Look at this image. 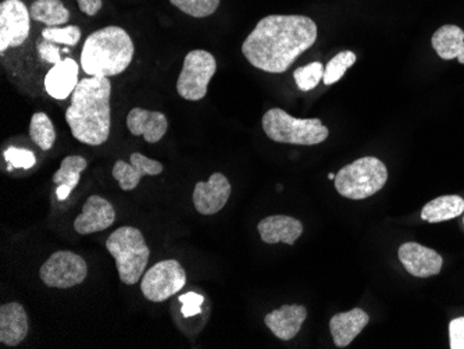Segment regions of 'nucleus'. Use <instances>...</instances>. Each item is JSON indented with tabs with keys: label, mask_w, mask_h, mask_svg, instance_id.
Wrapping results in <instances>:
<instances>
[{
	"label": "nucleus",
	"mask_w": 464,
	"mask_h": 349,
	"mask_svg": "<svg viewBox=\"0 0 464 349\" xmlns=\"http://www.w3.org/2000/svg\"><path fill=\"white\" fill-rule=\"evenodd\" d=\"M171 5L185 15L195 18L212 15L220 6L221 0H170Z\"/></svg>",
	"instance_id": "nucleus-28"
},
{
	"label": "nucleus",
	"mask_w": 464,
	"mask_h": 349,
	"mask_svg": "<svg viewBox=\"0 0 464 349\" xmlns=\"http://www.w3.org/2000/svg\"><path fill=\"white\" fill-rule=\"evenodd\" d=\"M111 84L109 78L88 77L78 82L66 111V121L75 140L99 147L111 135Z\"/></svg>",
	"instance_id": "nucleus-2"
},
{
	"label": "nucleus",
	"mask_w": 464,
	"mask_h": 349,
	"mask_svg": "<svg viewBox=\"0 0 464 349\" xmlns=\"http://www.w3.org/2000/svg\"><path fill=\"white\" fill-rule=\"evenodd\" d=\"M28 316L24 306L18 302H9L0 306V343L17 346L27 337Z\"/></svg>",
	"instance_id": "nucleus-16"
},
{
	"label": "nucleus",
	"mask_w": 464,
	"mask_h": 349,
	"mask_svg": "<svg viewBox=\"0 0 464 349\" xmlns=\"http://www.w3.org/2000/svg\"><path fill=\"white\" fill-rule=\"evenodd\" d=\"M127 127L135 137H143L146 142L156 143L166 135L169 121L160 111L135 108L127 116Z\"/></svg>",
	"instance_id": "nucleus-18"
},
{
	"label": "nucleus",
	"mask_w": 464,
	"mask_h": 349,
	"mask_svg": "<svg viewBox=\"0 0 464 349\" xmlns=\"http://www.w3.org/2000/svg\"><path fill=\"white\" fill-rule=\"evenodd\" d=\"M450 348L464 349V317L453 319L450 325Z\"/></svg>",
	"instance_id": "nucleus-33"
},
{
	"label": "nucleus",
	"mask_w": 464,
	"mask_h": 349,
	"mask_svg": "<svg viewBox=\"0 0 464 349\" xmlns=\"http://www.w3.org/2000/svg\"><path fill=\"white\" fill-rule=\"evenodd\" d=\"M106 248L116 260L122 283L134 286L142 278L150 262V249L138 228L131 226L117 228L109 236Z\"/></svg>",
	"instance_id": "nucleus-4"
},
{
	"label": "nucleus",
	"mask_w": 464,
	"mask_h": 349,
	"mask_svg": "<svg viewBox=\"0 0 464 349\" xmlns=\"http://www.w3.org/2000/svg\"><path fill=\"white\" fill-rule=\"evenodd\" d=\"M78 6L87 15H95L102 9V0H77Z\"/></svg>",
	"instance_id": "nucleus-34"
},
{
	"label": "nucleus",
	"mask_w": 464,
	"mask_h": 349,
	"mask_svg": "<svg viewBox=\"0 0 464 349\" xmlns=\"http://www.w3.org/2000/svg\"><path fill=\"white\" fill-rule=\"evenodd\" d=\"M231 197V184L224 174L215 173L208 181L198 182L195 186L194 207L198 213L205 216L220 212Z\"/></svg>",
	"instance_id": "nucleus-12"
},
{
	"label": "nucleus",
	"mask_w": 464,
	"mask_h": 349,
	"mask_svg": "<svg viewBox=\"0 0 464 349\" xmlns=\"http://www.w3.org/2000/svg\"><path fill=\"white\" fill-rule=\"evenodd\" d=\"M369 315L361 307H354L352 311L336 314L331 317L330 330L335 345L338 348L348 346L363 332L364 327L369 325Z\"/></svg>",
	"instance_id": "nucleus-19"
},
{
	"label": "nucleus",
	"mask_w": 464,
	"mask_h": 349,
	"mask_svg": "<svg viewBox=\"0 0 464 349\" xmlns=\"http://www.w3.org/2000/svg\"><path fill=\"white\" fill-rule=\"evenodd\" d=\"M81 30L77 25L69 27H48L42 31V38L60 45L75 46L80 43Z\"/></svg>",
	"instance_id": "nucleus-29"
},
{
	"label": "nucleus",
	"mask_w": 464,
	"mask_h": 349,
	"mask_svg": "<svg viewBox=\"0 0 464 349\" xmlns=\"http://www.w3.org/2000/svg\"><path fill=\"white\" fill-rule=\"evenodd\" d=\"M266 135L274 142L313 147L327 140L330 131L320 119H295L283 109H270L262 120Z\"/></svg>",
	"instance_id": "nucleus-5"
},
{
	"label": "nucleus",
	"mask_w": 464,
	"mask_h": 349,
	"mask_svg": "<svg viewBox=\"0 0 464 349\" xmlns=\"http://www.w3.org/2000/svg\"><path fill=\"white\" fill-rule=\"evenodd\" d=\"M77 62L72 59H64L60 63L54 64L53 69L49 70L45 77V90L52 98L57 101H64L74 92L78 82Z\"/></svg>",
	"instance_id": "nucleus-20"
},
{
	"label": "nucleus",
	"mask_w": 464,
	"mask_h": 349,
	"mask_svg": "<svg viewBox=\"0 0 464 349\" xmlns=\"http://www.w3.org/2000/svg\"><path fill=\"white\" fill-rule=\"evenodd\" d=\"M431 45L440 59H458L459 63L464 64V31L459 25L438 28L432 35Z\"/></svg>",
	"instance_id": "nucleus-21"
},
{
	"label": "nucleus",
	"mask_w": 464,
	"mask_h": 349,
	"mask_svg": "<svg viewBox=\"0 0 464 349\" xmlns=\"http://www.w3.org/2000/svg\"><path fill=\"white\" fill-rule=\"evenodd\" d=\"M87 276V262L80 255L70 251L54 252L39 269L42 283L60 290L83 283Z\"/></svg>",
	"instance_id": "nucleus-9"
},
{
	"label": "nucleus",
	"mask_w": 464,
	"mask_h": 349,
	"mask_svg": "<svg viewBox=\"0 0 464 349\" xmlns=\"http://www.w3.org/2000/svg\"><path fill=\"white\" fill-rule=\"evenodd\" d=\"M31 18L48 27H60L70 22V12L62 0H35L31 5Z\"/></svg>",
	"instance_id": "nucleus-23"
},
{
	"label": "nucleus",
	"mask_w": 464,
	"mask_h": 349,
	"mask_svg": "<svg viewBox=\"0 0 464 349\" xmlns=\"http://www.w3.org/2000/svg\"><path fill=\"white\" fill-rule=\"evenodd\" d=\"M464 213V199L459 195H444L430 200L421 210V218L431 224L452 220Z\"/></svg>",
	"instance_id": "nucleus-22"
},
{
	"label": "nucleus",
	"mask_w": 464,
	"mask_h": 349,
	"mask_svg": "<svg viewBox=\"0 0 464 349\" xmlns=\"http://www.w3.org/2000/svg\"><path fill=\"white\" fill-rule=\"evenodd\" d=\"M130 163L117 160L113 166V177L119 182L122 191H132L140 186V179L145 176H159L164 168L160 161L146 158L142 153H132Z\"/></svg>",
	"instance_id": "nucleus-14"
},
{
	"label": "nucleus",
	"mask_w": 464,
	"mask_h": 349,
	"mask_svg": "<svg viewBox=\"0 0 464 349\" xmlns=\"http://www.w3.org/2000/svg\"><path fill=\"white\" fill-rule=\"evenodd\" d=\"M30 9L21 0H5L0 5V53L17 48L30 35Z\"/></svg>",
	"instance_id": "nucleus-10"
},
{
	"label": "nucleus",
	"mask_w": 464,
	"mask_h": 349,
	"mask_svg": "<svg viewBox=\"0 0 464 349\" xmlns=\"http://www.w3.org/2000/svg\"><path fill=\"white\" fill-rule=\"evenodd\" d=\"M116 210L104 198L92 195L83 203L82 213L75 218L74 228L81 236L101 233L113 226Z\"/></svg>",
	"instance_id": "nucleus-13"
},
{
	"label": "nucleus",
	"mask_w": 464,
	"mask_h": 349,
	"mask_svg": "<svg viewBox=\"0 0 464 349\" xmlns=\"http://www.w3.org/2000/svg\"><path fill=\"white\" fill-rule=\"evenodd\" d=\"M463 224H464V218H463Z\"/></svg>",
	"instance_id": "nucleus-36"
},
{
	"label": "nucleus",
	"mask_w": 464,
	"mask_h": 349,
	"mask_svg": "<svg viewBox=\"0 0 464 349\" xmlns=\"http://www.w3.org/2000/svg\"><path fill=\"white\" fill-rule=\"evenodd\" d=\"M260 238L266 244L294 245L296 239L304 234V224L298 218L285 215H274L263 218L257 226Z\"/></svg>",
	"instance_id": "nucleus-17"
},
{
	"label": "nucleus",
	"mask_w": 464,
	"mask_h": 349,
	"mask_svg": "<svg viewBox=\"0 0 464 349\" xmlns=\"http://www.w3.org/2000/svg\"><path fill=\"white\" fill-rule=\"evenodd\" d=\"M218 70L215 56L206 51H192L185 56L177 92L185 101L198 102L208 93V82Z\"/></svg>",
	"instance_id": "nucleus-7"
},
{
	"label": "nucleus",
	"mask_w": 464,
	"mask_h": 349,
	"mask_svg": "<svg viewBox=\"0 0 464 349\" xmlns=\"http://www.w3.org/2000/svg\"><path fill=\"white\" fill-rule=\"evenodd\" d=\"M131 36L111 25L88 36L81 52V67L90 77L111 78L129 69L134 57Z\"/></svg>",
	"instance_id": "nucleus-3"
},
{
	"label": "nucleus",
	"mask_w": 464,
	"mask_h": 349,
	"mask_svg": "<svg viewBox=\"0 0 464 349\" xmlns=\"http://www.w3.org/2000/svg\"><path fill=\"white\" fill-rule=\"evenodd\" d=\"M306 317L307 309L304 305H283L277 311L266 315L265 323L276 337L289 341L301 332Z\"/></svg>",
	"instance_id": "nucleus-15"
},
{
	"label": "nucleus",
	"mask_w": 464,
	"mask_h": 349,
	"mask_svg": "<svg viewBox=\"0 0 464 349\" xmlns=\"http://www.w3.org/2000/svg\"><path fill=\"white\" fill-rule=\"evenodd\" d=\"M87 160L82 156H67L63 159L59 170L53 174V182L56 186H66L74 189L81 179V173L87 169Z\"/></svg>",
	"instance_id": "nucleus-24"
},
{
	"label": "nucleus",
	"mask_w": 464,
	"mask_h": 349,
	"mask_svg": "<svg viewBox=\"0 0 464 349\" xmlns=\"http://www.w3.org/2000/svg\"><path fill=\"white\" fill-rule=\"evenodd\" d=\"M38 53L42 60H45L53 66L62 62L59 46H56V44L51 43V41H46V39L42 38V41H39Z\"/></svg>",
	"instance_id": "nucleus-32"
},
{
	"label": "nucleus",
	"mask_w": 464,
	"mask_h": 349,
	"mask_svg": "<svg viewBox=\"0 0 464 349\" xmlns=\"http://www.w3.org/2000/svg\"><path fill=\"white\" fill-rule=\"evenodd\" d=\"M203 301H205V298L199 296V294L195 293H188L185 294V296H179V302L182 304V315H184L185 317L199 315Z\"/></svg>",
	"instance_id": "nucleus-31"
},
{
	"label": "nucleus",
	"mask_w": 464,
	"mask_h": 349,
	"mask_svg": "<svg viewBox=\"0 0 464 349\" xmlns=\"http://www.w3.org/2000/svg\"><path fill=\"white\" fill-rule=\"evenodd\" d=\"M185 283L187 273L179 260H161L143 275L140 291L150 302H164L181 291Z\"/></svg>",
	"instance_id": "nucleus-8"
},
{
	"label": "nucleus",
	"mask_w": 464,
	"mask_h": 349,
	"mask_svg": "<svg viewBox=\"0 0 464 349\" xmlns=\"http://www.w3.org/2000/svg\"><path fill=\"white\" fill-rule=\"evenodd\" d=\"M336 174L330 173L328 174V179H335Z\"/></svg>",
	"instance_id": "nucleus-35"
},
{
	"label": "nucleus",
	"mask_w": 464,
	"mask_h": 349,
	"mask_svg": "<svg viewBox=\"0 0 464 349\" xmlns=\"http://www.w3.org/2000/svg\"><path fill=\"white\" fill-rule=\"evenodd\" d=\"M324 70L325 67L320 62H313L307 66L299 67L294 72L295 82L298 85L299 90L304 91V92L314 90L320 84V81H323Z\"/></svg>",
	"instance_id": "nucleus-27"
},
{
	"label": "nucleus",
	"mask_w": 464,
	"mask_h": 349,
	"mask_svg": "<svg viewBox=\"0 0 464 349\" xmlns=\"http://www.w3.org/2000/svg\"><path fill=\"white\" fill-rule=\"evenodd\" d=\"M356 63V54L352 51H343L341 53L334 56L333 59L328 62L327 67L324 70V77H323V82L327 87L335 84L338 81L343 80L345 75L346 70L351 69L353 64Z\"/></svg>",
	"instance_id": "nucleus-26"
},
{
	"label": "nucleus",
	"mask_w": 464,
	"mask_h": 349,
	"mask_svg": "<svg viewBox=\"0 0 464 349\" xmlns=\"http://www.w3.org/2000/svg\"><path fill=\"white\" fill-rule=\"evenodd\" d=\"M387 179L384 161L374 156H366L341 169L334 182L338 194L348 199L362 200L382 191Z\"/></svg>",
	"instance_id": "nucleus-6"
},
{
	"label": "nucleus",
	"mask_w": 464,
	"mask_h": 349,
	"mask_svg": "<svg viewBox=\"0 0 464 349\" xmlns=\"http://www.w3.org/2000/svg\"><path fill=\"white\" fill-rule=\"evenodd\" d=\"M31 140L41 148L42 150H49L54 145L56 141V131H54L53 122L49 119L48 114L35 113L31 119L30 124Z\"/></svg>",
	"instance_id": "nucleus-25"
},
{
	"label": "nucleus",
	"mask_w": 464,
	"mask_h": 349,
	"mask_svg": "<svg viewBox=\"0 0 464 349\" xmlns=\"http://www.w3.org/2000/svg\"><path fill=\"white\" fill-rule=\"evenodd\" d=\"M398 257L406 272L419 278L440 275L444 265V259L438 252L417 242L403 244L399 248Z\"/></svg>",
	"instance_id": "nucleus-11"
},
{
	"label": "nucleus",
	"mask_w": 464,
	"mask_h": 349,
	"mask_svg": "<svg viewBox=\"0 0 464 349\" xmlns=\"http://www.w3.org/2000/svg\"><path fill=\"white\" fill-rule=\"evenodd\" d=\"M317 35V24L307 15H271L245 39L242 53L255 69L281 74L314 45Z\"/></svg>",
	"instance_id": "nucleus-1"
},
{
	"label": "nucleus",
	"mask_w": 464,
	"mask_h": 349,
	"mask_svg": "<svg viewBox=\"0 0 464 349\" xmlns=\"http://www.w3.org/2000/svg\"><path fill=\"white\" fill-rule=\"evenodd\" d=\"M7 163L12 164L13 168L31 169L35 164L36 159L34 152L20 148H9L5 152Z\"/></svg>",
	"instance_id": "nucleus-30"
}]
</instances>
